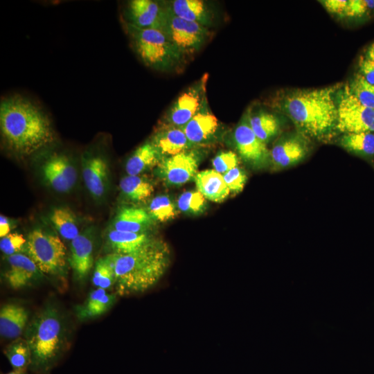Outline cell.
Returning a JSON list of instances; mask_svg holds the SVG:
<instances>
[{
    "mask_svg": "<svg viewBox=\"0 0 374 374\" xmlns=\"http://www.w3.org/2000/svg\"><path fill=\"white\" fill-rule=\"evenodd\" d=\"M341 84L278 92L270 106L287 116L308 137L326 140L337 130V94Z\"/></svg>",
    "mask_w": 374,
    "mask_h": 374,
    "instance_id": "obj_1",
    "label": "cell"
},
{
    "mask_svg": "<svg viewBox=\"0 0 374 374\" xmlns=\"http://www.w3.org/2000/svg\"><path fill=\"white\" fill-rule=\"evenodd\" d=\"M0 130L7 148L21 156L40 152L55 141V132L46 113L19 95L1 100Z\"/></svg>",
    "mask_w": 374,
    "mask_h": 374,
    "instance_id": "obj_2",
    "label": "cell"
},
{
    "mask_svg": "<svg viewBox=\"0 0 374 374\" xmlns=\"http://www.w3.org/2000/svg\"><path fill=\"white\" fill-rule=\"evenodd\" d=\"M120 295L143 293L156 285L170 263V247L154 238L138 250L127 254L110 253Z\"/></svg>",
    "mask_w": 374,
    "mask_h": 374,
    "instance_id": "obj_3",
    "label": "cell"
},
{
    "mask_svg": "<svg viewBox=\"0 0 374 374\" xmlns=\"http://www.w3.org/2000/svg\"><path fill=\"white\" fill-rule=\"evenodd\" d=\"M64 332L62 318L53 307L43 309L28 324L26 340L31 351V371L47 374L55 365L62 352Z\"/></svg>",
    "mask_w": 374,
    "mask_h": 374,
    "instance_id": "obj_4",
    "label": "cell"
},
{
    "mask_svg": "<svg viewBox=\"0 0 374 374\" xmlns=\"http://www.w3.org/2000/svg\"><path fill=\"white\" fill-rule=\"evenodd\" d=\"M132 48L144 65L162 72L180 71L186 59L161 30L123 22Z\"/></svg>",
    "mask_w": 374,
    "mask_h": 374,
    "instance_id": "obj_5",
    "label": "cell"
},
{
    "mask_svg": "<svg viewBox=\"0 0 374 374\" xmlns=\"http://www.w3.org/2000/svg\"><path fill=\"white\" fill-rule=\"evenodd\" d=\"M24 251L42 274L64 275L67 251L58 235L42 229H35L28 233Z\"/></svg>",
    "mask_w": 374,
    "mask_h": 374,
    "instance_id": "obj_6",
    "label": "cell"
},
{
    "mask_svg": "<svg viewBox=\"0 0 374 374\" xmlns=\"http://www.w3.org/2000/svg\"><path fill=\"white\" fill-rule=\"evenodd\" d=\"M167 10L166 21L162 31L186 59L191 57L208 40L212 33L209 28L179 18L168 8Z\"/></svg>",
    "mask_w": 374,
    "mask_h": 374,
    "instance_id": "obj_7",
    "label": "cell"
},
{
    "mask_svg": "<svg viewBox=\"0 0 374 374\" xmlns=\"http://www.w3.org/2000/svg\"><path fill=\"white\" fill-rule=\"evenodd\" d=\"M338 131L346 133L374 132V108L362 105L350 92L347 85L337 94Z\"/></svg>",
    "mask_w": 374,
    "mask_h": 374,
    "instance_id": "obj_8",
    "label": "cell"
},
{
    "mask_svg": "<svg viewBox=\"0 0 374 374\" xmlns=\"http://www.w3.org/2000/svg\"><path fill=\"white\" fill-rule=\"evenodd\" d=\"M208 74L199 79L182 91L164 114L161 123L183 127L199 111L206 98V84Z\"/></svg>",
    "mask_w": 374,
    "mask_h": 374,
    "instance_id": "obj_9",
    "label": "cell"
},
{
    "mask_svg": "<svg viewBox=\"0 0 374 374\" xmlns=\"http://www.w3.org/2000/svg\"><path fill=\"white\" fill-rule=\"evenodd\" d=\"M231 139L239 157L250 166L261 169L271 164L270 151L253 132L246 112L234 128Z\"/></svg>",
    "mask_w": 374,
    "mask_h": 374,
    "instance_id": "obj_10",
    "label": "cell"
},
{
    "mask_svg": "<svg viewBox=\"0 0 374 374\" xmlns=\"http://www.w3.org/2000/svg\"><path fill=\"white\" fill-rule=\"evenodd\" d=\"M204 150L195 148L180 154L163 158L157 166L158 176L168 186H179L197 173Z\"/></svg>",
    "mask_w": 374,
    "mask_h": 374,
    "instance_id": "obj_11",
    "label": "cell"
},
{
    "mask_svg": "<svg viewBox=\"0 0 374 374\" xmlns=\"http://www.w3.org/2000/svg\"><path fill=\"white\" fill-rule=\"evenodd\" d=\"M182 129L195 148L214 144L221 141L224 134L222 125L211 110L207 97L197 114Z\"/></svg>",
    "mask_w": 374,
    "mask_h": 374,
    "instance_id": "obj_12",
    "label": "cell"
},
{
    "mask_svg": "<svg viewBox=\"0 0 374 374\" xmlns=\"http://www.w3.org/2000/svg\"><path fill=\"white\" fill-rule=\"evenodd\" d=\"M310 144V138L298 130L283 134L270 150L271 164L282 170L300 163L309 154Z\"/></svg>",
    "mask_w": 374,
    "mask_h": 374,
    "instance_id": "obj_13",
    "label": "cell"
},
{
    "mask_svg": "<svg viewBox=\"0 0 374 374\" xmlns=\"http://www.w3.org/2000/svg\"><path fill=\"white\" fill-rule=\"evenodd\" d=\"M167 13L165 1L131 0L125 8L123 21L140 28L162 31Z\"/></svg>",
    "mask_w": 374,
    "mask_h": 374,
    "instance_id": "obj_14",
    "label": "cell"
},
{
    "mask_svg": "<svg viewBox=\"0 0 374 374\" xmlns=\"http://www.w3.org/2000/svg\"><path fill=\"white\" fill-rule=\"evenodd\" d=\"M42 175L44 180L57 193H67L75 186L77 170L71 159L63 153L54 152L42 163Z\"/></svg>",
    "mask_w": 374,
    "mask_h": 374,
    "instance_id": "obj_15",
    "label": "cell"
},
{
    "mask_svg": "<svg viewBox=\"0 0 374 374\" xmlns=\"http://www.w3.org/2000/svg\"><path fill=\"white\" fill-rule=\"evenodd\" d=\"M82 175L87 190L96 199L105 195L109 184V167L105 159L87 152L82 157Z\"/></svg>",
    "mask_w": 374,
    "mask_h": 374,
    "instance_id": "obj_16",
    "label": "cell"
},
{
    "mask_svg": "<svg viewBox=\"0 0 374 374\" xmlns=\"http://www.w3.org/2000/svg\"><path fill=\"white\" fill-rule=\"evenodd\" d=\"M68 262L75 277L84 280L93 265L94 237L91 230L80 233L70 242Z\"/></svg>",
    "mask_w": 374,
    "mask_h": 374,
    "instance_id": "obj_17",
    "label": "cell"
},
{
    "mask_svg": "<svg viewBox=\"0 0 374 374\" xmlns=\"http://www.w3.org/2000/svg\"><path fill=\"white\" fill-rule=\"evenodd\" d=\"M6 259L8 268L4 277L12 289L19 290L41 278L42 273L26 254L18 253Z\"/></svg>",
    "mask_w": 374,
    "mask_h": 374,
    "instance_id": "obj_18",
    "label": "cell"
},
{
    "mask_svg": "<svg viewBox=\"0 0 374 374\" xmlns=\"http://www.w3.org/2000/svg\"><path fill=\"white\" fill-rule=\"evenodd\" d=\"M161 155L172 157L195 148L182 127L160 124L150 140Z\"/></svg>",
    "mask_w": 374,
    "mask_h": 374,
    "instance_id": "obj_19",
    "label": "cell"
},
{
    "mask_svg": "<svg viewBox=\"0 0 374 374\" xmlns=\"http://www.w3.org/2000/svg\"><path fill=\"white\" fill-rule=\"evenodd\" d=\"M167 8L177 17L209 28L215 19L214 9L202 0L165 1Z\"/></svg>",
    "mask_w": 374,
    "mask_h": 374,
    "instance_id": "obj_20",
    "label": "cell"
},
{
    "mask_svg": "<svg viewBox=\"0 0 374 374\" xmlns=\"http://www.w3.org/2000/svg\"><path fill=\"white\" fill-rule=\"evenodd\" d=\"M256 109L249 108L247 110L248 121L254 134L267 144L279 134L282 126L281 118L263 108Z\"/></svg>",
    "mask_w": 374,
    "mask_h": 374,
    "instance_id": "obj_21",
    "label": "cell"
},
{
    "mask_svg": "<svg viewBox=\"0 0 374 374\" xmlns=\"http://www.w3.org/2000/svg\"><path fill=\"white\" fill-rule=\"evenodd\" d=\"M28 321V311L21 305L6 304L0 310V334L6 339H17Z\"/></svg>",
    "mask_w": 374,
    "mask_h": 374,
    "instance_id": "obj_22",
    "label": "cell"
},
{
    "mask_svg": "<svg viewBox=\"0 0 374 374\" xmlns=\"http://www.w3.org/2000/svg\"><path fill=\"white\" fill-rule=\"evenodd\" d=\"M197 190L203 196L214 202L224 201L230 193L223 175L214 170H206L197 172L194 178Z\"/></svg>",
    "mask_w": 374,
    "mask_h": 374,
    "instance_id": "obj_23",
    "label": "cell"
},
{
    "mask_svg": "<svg viewBox=\"0 0 374 374\" xmlns=\"http://www.w3.org/2000/svg\"><path fill=\"white\" fill-rule=\"evenodd\" d=\"M152 219L148 212L138 207H125L114 219L111 229L133 233H148Z\"/></svg>",
    "mask_w": 374,
    "mask_h": 374,
    "instance_id": "obj_24",
    "label": "cell"
},
{
    "mask_svg": "<svg viewBox=\"0 0 374 374\" xmlns=\"http://www.w3.org/2000/svg\"><path fill=\"white\" fill-rule=\"evenodd\" d=\"M154 237L148 233H133L110 229L107 235V243L112 253L127 254L146 244Z\"/></svg>",
    "mask_w": 374,
    "mask_h": 374,
    "instance_id": "obj_25",
    "label": "cell"
},
{
    "mask_svg": "<svg viewBox=\"0 0 374 374\" xmlns=\"http://www.w3.org/2000/svg\"><path fill=\"white\" fill-rule=\"evenodd\" d=\"M163 157L148 141L138 147L127 159L125 171L127 175H139L148 169L157 166Z\"/></svg>",
    "mask_w": 374,
    "mask_h": 374,
    "instance_id": "obj_26",
    "label": "cell"
},
{
    "mask_svg": "<svg viewBox=\"0 0 374 374\" xmlns=\"http://www.w3.org/2000/svg\"><path fill=\"white\" fill-rule=\"evenodd\" d=\"M116 299V294H107L106 290L97 288L89 293L82 305L76 307V316L80 320L100 316L112 308Z\"/></svg>",
    "mask_w": 374,
    "mask_h": 374,
    "instance_id": "obj_27",
    "label": "cell"
},
{
    "mask_svg": "<svg viewBox=\"0 0 374 374\" xmlns=\"http://www.w3.org/2000/svg\"><path fill=\"white\" fill-rule=\"evenodd\" d=\"M340 145L359 157H374V133L368 132L346 133L339 139Z\"/></svg>",
    "mask_w": 374,
    "mask_h": 374,
    "instance_id": "obj_28",
    "label": "cell"
},
{
    "mask_svg": "<svg viewBox=\"0 0 374 374\" xmlns=\"http://www.w3.org/2000/svg\"><path fill=\"white\" fill-rule=\"evenodd\" d=\"M50 220L59 235L66 240L71 242L80 233L78 220L69 208L58 207L53 209Z\"/></svg>",
    "mask_w": 374,
    "mask_h": 374,
    "instance_id": "obj_29",
    "label": "cell"
},
{
    "mask_svg": "<svg viewBox=\"0 0 374 374\" xmlns=\"http://www.w3.org/2000/svg\"><path fill=\"white\" fill-rule=\"evenodd\" d=\"M119 187L123 195L134 202H143L154 191L152 184L139 175H127L121 179Z\"/></svg>",
    "mask_w": 374,
    "mask_h": 374,
    "instance_id": "obj_30",
    "label": "cell"
},
{
    "mask_svg": "<svg viewBox=\"0 0 374 374\" xmlns=\"http://www.w3.org/2000/svg\"><path fill=\"white\" fill-rule=\"evenodd\" d=\"M12 370L26 371L31 364V351L26 340L17 339L3 350Z\"/></svg>",
    "mask_w": 374,
    "mask_h": 374,
    "instance_id": "obj_31",
    "label": "cell"
},
{
    "mask_svg": "<svg viewBox=\"0 0 374 374\" xmlns=\"http://www.w3.org/2000/svg\"><path fill=\"white\" fill-rule=\"evenodd\" d=\"M116 276L111 254L99 258L94 267L92 283L98 288L107 290L115 285Z\"/></svg>",
    "mask_w": 374,
    "mask_h": 374,
    "instance_id": "obj_32",
    "label": "cell"
},
{
    "mask_svg": "<svg viewBox=\"0 0 374 374\" xmlns=\"http://www.w3.org/2000/svg\"><path fill=\"white\" fill-rule=\"evenodd\" d=\"M148 212L152 220L164 222L174 218L177 207L171 198L166 195L154 197L150 202Z\"/></svg>",
    "mask_w": 374,
    "mask_h": 374,
    "instance_id": "obj_33",
    "label": "cell"
},
{
    "mask_svg": "<svg viewBox=\"0 0 374 374\" xmlns=\"http://www.w3.org/2000/svg\"><path fill=\"white\" fill-rule=\"evenodd\" d=\"M351 94L364 106L374 108V85L358 73L346 84Z\"/></svg>",
    "mask_w": 374,
    "mask_h": 374,
    "instance_id": "obj_34",
    "label": "cell"
},
{
    "mask_svg": "<svg viewBox=\"0 0 374 374\" xmlns=\"http://www.w3.org/2000/svg\"><path fill=\"white\" fill-rule=\"evenodd\" d=\"M206 206V198L198 190L183 193L177 202V208L186 214L201 213L205 210Z\"/></svg>",
    "mask_w": 374,
    "mask_h": 374,
    "instance_id": "obj_35",
    "label": "cell"
},
{
    "mask_svg": "<svg viewBox=\"0 0 374 374\" xmlns=\"http://www.w3.org/2000/svg\"><path fill=\"white\" fill-rule=\"evenodd\" d=\"M374 10V1L349 0L341 18H361L372 14Z\"/></svg>",
    "mask_w": 374,
    "mask_h": 374,
    "instance_id": "obj_36",
    "label": "cell"
},
{
    "mask_svg": "<svg viewBox=\"0 0 374 374\" xmlns=\"http://www.w3.org/2000/svg\"><path fill=\"white\" fill-rule=\"evenodd\" d=\"M213 170L224 175L230 170L238 166L239 158L233 151H224L218 153L212 160Z\"/></svg>",
    "mask_w": 374,
    "mask_h": 374,
    "instance_id": "obj_37",
    "label": "cell"
},
{
    "mask_svg": "<svg viewBox=\"0 0 374 374\" xmlns=\"http://www.w3.org/2000/svg\"><path fill=\"white\" fill-rule=\"evenodd\" d=\"M26 243V238L23 235L16 233H9L1 238L0 249L2 253L9 256L24 250Z\"/></svg>",
    "mask_w": 374,
    "mask_h": 374,
    "instance_id": "obj_38",
    "label": "cell"
},
{
    "mask_svg": "<svg viewBox=\"0 0 374 374\" xmlns=\"http://www.w3.org/2000/svg\"><path fill=\"white\" fill-rule=\"evenodd\" d=\"M222 175L230 191L239 193L242 190L247 181V175L242 168L237 166Z\"/></svg>",
    "mask_w": 374,
    "mask_h": 374,
    "instance_id": "obj_39",
    "label": "cell"
},
{
    "mask_svg": "<svg viewBox=\"0 0 374 374\" xmlns=\"http://www.w3.org/2000/svg\"><path fill=\"white\" fill-rule=\"evenodd\" d=\"M358 65V73L368 83L374 85V62L366 57H361Z\"/></svg>",
    "mask_w": 374,
    "mask_h": 374,
    "instance_id": "obj_40",
    "label": "cell"
},
{
    "mask_svg": "<svg viewBox=\"0 0 374 374\" xmlns=\"http://www.w3.org/2000/svg\"><path fill=\"white\" fill-rule=\"evenodd\" d=\"M11 224L8 217L0 215V237L3 238L10 233Z\"/></svg>",
    "mask_w": 374,
    "mask_h": 374,
    "instance_id": "obj_41",
    "label": "cell"
},
{
    "mask_svg": "<svg viewBox=\"0 0 374 374\" xmlns=\"http://www.w3.org/2000/svg\"><path fill=\"white\" fill-rule=\"evenodd\" d=\"M365 57L374 62V42L368 48Z\"/></svg>",
    "mask_w": 374,
    "mask_h": 374,
    "instance_id": "obj_42",
    "label": "cell"
},
{
    "mask_svg": "<svg viewBox=\"0 0 374 374\" xmlns=\"http://www.w3.org/2000/svg\"><path fill=\"white\" fill-rule=\"evenodd\" d=\"M5 374H28L26 371H19L12 370L11 372Z\"/></svg>",
    "mask_w": 374,
    "mask_h": 374,
    "instance_id": "obj_43",
    "label": "cell"
}]
</instances>
